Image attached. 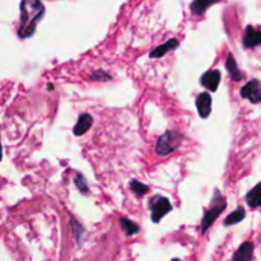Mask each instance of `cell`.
Listing matches in <instances>:
<instances>
[{"label":"cell","instance_id":"obj_15","mask_svg":"<svg viewBox=\"0 0 261 261\" xmlns=\"http://www.w3.org/2000/svg\"><path fill=\"white\" fill-rule=\"evenodd\" d=\"M245 215H246L245 209L242 208V207H238L235 211H232L228 217L226 218V220H224V226L228 227V226H233V224H237V223H240L241 220L244 219Z\"/></svg>","mask_w":261,"mask_h":261},{"label":"cell","instance_id":"obj_17","mask_svg":"<svg viewBox=\"0 0 261 261\" xmlns=\"http://www.w3.org/2000/svg\"><path fill=\"white\" fill-rule=\"evenodd\" d=\"M130 189H131V191H133V193L138 196L146 195L149 190V187L147 186V185L142 184V182L137 181V180H133V181L130 182Z\"/></svg>","mask_w":261,"mask_h":261},{"label":"cell","instance_id":"obj_18","mask_svg":"<svg viewBox=\"0 0 261 261\" xmlns=\"http://www.w3.org/2000/svg\"><path fill=\"white\" fill-rule=\"evenodd\" d=\"M75 185H77V187L79 189L80 193H83V194L88 193V185H87V182H86V180H84L83 176L79 175V173H78L77 177H75Z\"/></svg>","mask_w":261,"mask_h":261},{"label":"cell","instance_id":"obj_14","mask_svg":"<svg viewBox=\"0 0 261 261\" xmlns=\"http://www.w3.org/2000/svg\"><path fill=\"white\" fill-rule=\"evenodd\" d=\"M218 1H220V0H194L191 3V10H193L194 14L202 15L207 12V9L209 6L218 3Z\"/></svg>","mask_w":261,"mask_h":261},{"label":"cell","instance_id":"obj_6","mask_svg":"<svg viewBox=\"0 0 261 261\" xmlns=\"http://www.w3.org/2000/svg\"><path fill=\"white\" fill-rule=\"evenodd\" d=\"M200 83L207 89L215 92L218 89V86L220 83V71L219 70H209L202 75Z\"/></svg>","mask_w":261,"mask_h":261},{"label":"cell","instance_id":"obj_8","mask_svg":"<svg viewBox=\"0 0 261 261\" xmlns=\"http://www.w3.org/2000/svg\"><path fill=\"white\" fill-rule=\"evenodd\" d=\"M245 48L251 49L261 45V31L255 30L253 26H249L246 28V32L244 36Z\"/></svg>","mask_w":261,"mask_h":261},{"label":"cell","instance_id":"obj_16","mask_svg":"<svg viewBox=\"0 0 261 261\" xmlns=\"http://www.w3.org/2000/svg\"><path fill=\"white\" fill-rule=\"evenodd\" d=\"M119 222L120 224H121L122 229L125 231V235L126 236H134L137 235V233H139L140 227L138 226L137 223L131 222L128 218H119Z\"/></svg>","mask_w":261,"mask_h":261},{"label":"cell","instance_id":"obj_12","mask_svg":"<svg viewBox=\"0 0 261 261\" xmlns=\"http://www.w3.org/2000/svg\"><path fill=\"white\" fill-rule=\"evenodd\" d=\"M246 202L251 208H259V207H261V184H258L254 189H251L247 193Z\"/></svg>","mask_w":261,"mask_h":261},{"label":"cell","instance_id":"obj_10","mask_svg":"<svg viewBox=\"0 0 261 261\" xmlns=\"http://www.w3.org/2000/svg\"><path fill=\"white\" fill-rule=\"evenodd\" d=\"M92 124H93V119L89 113H83V115H80L79 119H78L77 125L74 126V134L77 137L83 135V134H86L87 131L89 130V128L92 126Z\"/></svg>","mask_w":261,"mask_h":261},{"label":"cell","instance_id":"obj_19","mask_svg":"<svg viewBox=\"0 0 261 261\" xmlns=\"http://www.w3.org/2000/svg\"><path fill=\"white\" fill-rule=\"evenodd\" d=\"M171 261H181V260H180V259H173V260H171Z\"/></svg>","mask_w":261,"mask_h":261},{"label":"cell","instance_id":"obj_13","mask_svg":"<svg viewBox=\"0 0 261 261\" xmlns=\"http://www.w3.org/2000/svg\"><path fill=\"white\" fill-rule=\"evenodd\" d=\"M226 68L228 69L229 75H231V78L233 80H236V82H240V80L244 79V74H242V73L240 71V69H238L237 62H236L235 57H233V55H232V53H229L228 57H227Z\"/></svg>","mask_w":261,"mask_h":261},{"label":"cell","instance_id":"obj_5","mask_svg":"<svg viewBox=\"0 0 261 261\" xmlns=\"http://www.w3.org/2000/svg\"><path fill=\"white\" fill-rule=\"evenodd\" d=\"M241 97L247 98L253 104L261 102V87L259 80L254 79L251 82H249L246 86L242 87V89H241Z\"/></svg>","mask_w":261,"mask_h":261},{"label":"cell","instance_id":"obj_7","mask_svg":"<svg viewBox=\"0 0 261 261\" xmlns=\"http://www.w3.org/2000/svg\"><path fill=\"white\" fill-rule=\"evenodd\" d=\"M196 107H198V112H199L200 117L207 119L211 112V97L209 93L204 92L199 95L198 100H196Z\"/></svg>","mask_w":261,"mask_h":261},{"label":"cell","instance_id":"obj_11","mask_svg":"<svg viewBox=\"0 0 261 261\" xmlns=\"http://www.w3.org/2000/svg\"><path fill=\"white\" fill-rule=\"evenodd\" d=\"M178 45L180 44H178V41L176 39L168 40V41H167L164 45H160V46L156 48L153 51H151L149 56L151 57H162L163 55H166L167 52H169V51H172V50H175V49H177Z\"/></svg>","mask_w":261,"mask_h":261},{"label":"cell","instance_id":"obj_1","mask_svg":"<svg viewBox=\"0 0 261 261\" xmlns=\"http://www.w3.org/2000/svg\"><path fill=\"white\" fill-rule=\"evenodd\" d=\"M44 14L45 6L40 0H22L21 22L18 27V36L21 39H27L32 36Z\"/></svg>","mask_w":261,"mask_h":261},{"label":"cell","instance_id":"obj_9","mask_svg":"<svg viewBox=\"0 0 261 261\" xmlns=\"http://www.w3.org/2000/svg\"><path fill=\"white\" fill-rule=\"evenodd\" d=\"M254 245L251 242H244L236 251L233 261H253Z\"/></svg>","mask_w":261,"mask_h":261},{"label":"cell","instance_id":"obj_2","mask_svg":"<svg viewBox=\"0 0 261 261\" xmlns=\"http://www.w3.org/2000/svg\"><path fill=\"white\" fill-rule=\"evenodd\" d=\"M227 208V203L226 199L223 198L222 194L219 193V190L214 191L213 200H211V204L209 207V209L205 211L204 217L202 220V233H205L208 231L209 227L213 224V222L219 217L222 211H224V209Z\"/></svg>","mask_w":261,"mask_h":261},{"label":"cell","instance_id":"obj_3","mask_svg":"<svg viewBox=\"0 0 261 261\" xmlns=\"http://www.w3.org/2000/svg\"><path fill=\"white\" fill-rule=\"evenodd\" d=\"M182 142V135L176 131H166L159 137L156 146V153L159 156H167L175 152Z\"/></svg>","mask_w":261,"mask_h":261},{"label":"cell","instance_id":"obj_4","mask_svg":"<svg viewBox=\"0 0 261 261\" xmlns=\"http://www.w3.org/2000/svg\"><path fill=\"white\" fill-rule=\"evenodd\" d=\"M149 208L152 211V220L155 223L159 222L162 218L168 214L169 211L172 210V205L169 203V200L163 196H153L151 200H149Z\"/></svg>","mask_w":261,"mask_h":261}]
</instances>
